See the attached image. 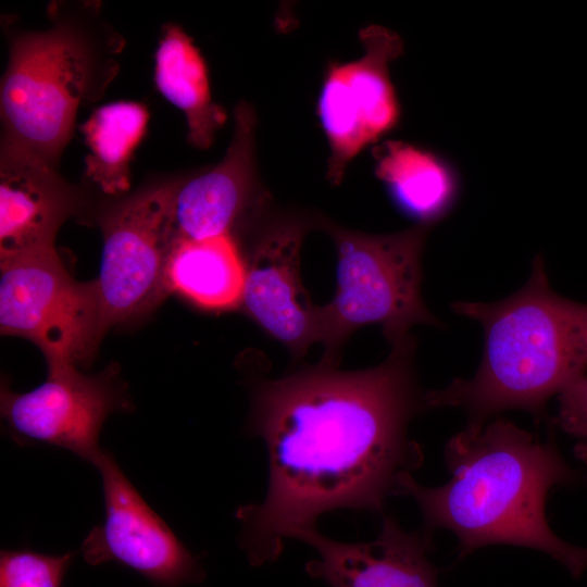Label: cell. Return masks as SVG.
<instances>
[{
	"mask_svg": "<svg viewBox=\"0 0 587 587\" xmlns=\"http://www.w3.org/2000/svg\"><path fill=\"white\" fill-rule=\"evenodd\" d=\"M76 204L53 167L1 155L0 262L55 248V235Z\"/></svg>",
	"mask_w": 587,
	"mask_h": 587,
	"instance_id": "cell-14",
	"label": "cell"
},
{
	"mask_svg": "<svg viewBox=\"0 0 587 587\" xmlns=\"http://www.w3.org/2000/svg\"><path fill=\"white\" fill-rule=\"evenodd\" d=\"M305 228L297 222L271 227L247 264L241 307L272 338L300 359L322 339L320 307L303 288L300 251Z\"/></svg>",
	"mask_w": 587,
	"mask_h": 587,
	"instance_id": "cell-11",
	"label": "cell"
},
{
	"mask_svg": "<svg viewBox=\"0 0 587 587\" xmlns=\"http://www.w3.org/2000/svg\"><path fill=\"white\" fill-rule=\"evenodd\" d=\"M375 172L407 215L428 226L447 215L459 195L451 164L409 142L388 140L374 149Z\"/></svg>",
	"mask_w": 587,
	"mask_h": 587,
	"instance_id": "cell-15",
	"label": "cell"
},
{
	"mask_svg": "<svg viewBox=\"0 0 587 587\" xmlns=\"http://www.w3.org/2000/svg\"><path fill=\"white\" fill-rule=\"evenodd\" d=\"M176 189L174 184L147 189L102 220L96 282L107 330L146 314L170 294L167 264L179 238L174 224Z\"/></svg>",
	"mask_w": 587,
	"mask_h": 587,
	"instance_id": "cell-7",
	"label": "cell"
},
{
	"mask_svg": "<svg viewBox=\"0 0 587 587\" xmlns=\"http://www.w3.org/2000/svg\"><path fill=\"white\" fill-rule=\"evenodd\" d=\"M130 404L116 372L87 375L76 365L48 369L47 379L17 394L1 386L5 430L18 445L43 444L93 463L103 450L99 436L105 419Z\"/></svg>",
	"mask_w": 587,
	"mask_h": 587,
	"instance_id": "cell-8",
	"label": "cell"
},
{
	"mask_svg": "<svg viewBox=\"0 0 587 587\" xmlns=\"http://www.w3.org/2000/svg\"><path fill=\"white\" fill-rule=\"evenodd\" d=\"M92 464L101 475L105 513L83 540L85 561L117 562L160 587L202 582L205 573L198 558L148 505L113 454L103 449Z\"/></svg>",
	"mask_w": 587,
	"mask_h": 587,
	"instance_id": "cell-10",
	"label": "cell"
},
{
	"mask_svg": "<svg viewBox=\"0 0 587 587\" xmlns=\"http://www.w3.org/2000/svg\"><path fill=\"white\" fill-rule=\"evenodd\" d=\"M223 159L212 168L177 185L174 224L179 238L200 240L229 234L248 205L255 185L253 109L240 102Z\"/></svg>",
	"mask_w": 587,
	"mask_h": 587,
	"instance_id": "cell-13",
	"label": "cell"
},
{
	"mask_svg": "<svg viewBox=\"0 0 587 587\" xmlns=\"http://www.w3.org/2000/svg\"><path fill=\"white\" fill-rule=\"evenodd\" d=\"M97 68L88 38L68 23L16 37L1 82V155L54 168L80 102L102 90Z\"/></svg>",
	"mask_w": 587,
	"mask_h": 587,
	"instance_id": "cell-4",
	"label": "cell"
},
{
	"mask_svg": "<svg viewBox=\"0 0 587 587\" xmlns=\"http://www.w3.org/2000/svg\"><path fill=\"white\" fill-rule=\"evenodd\" d=\"M451 308L483 326V358L470 379L425 392L424 408H462L466 427L476 429L511 409L550 422L549 399L587 371V303L554 292L537 255L528 280L505 299L457 301Z\"/></svg>",
	"mask_w": 587,
	"mask_h": 587,
	"instance_id": "cell-3",
	"label": "cell"
},
{
	"mask_svg": "<svg viewBox=\"0 0 587 587\" xmlns=\"http://www.w3.org/2000/svg\"><path fill=\"white\" fill-rule=\"evenodd\" d=\"M149 113L141 103L118 101L95 110L80 126L89 153L85 176L109 195L130 186L129 163L145 136Z\"/></svg>",
	"mask_w": 587,
	"mask_h": 587,
	"instance_id": "cell-18",
	"label": "cell"
},
{
	"mask_svg": "<svg viewBox=\"0 0 587 587\" xmlns=\"http://www.w3.org/2000/svg\"><path fill=\"white\" fill-rule=\"evenodd\" d=\"M154 80L159 91L185 113L189 142L200 149L209 148L227 116L212 100L201 53L177 25L163 27L155 53Z\"/></svg>",
	"mask_w": 587,
	"mask_h": 587,
	"instance_id": "cell-17",
	"label": "cell"
},
{
	"mask_svg": "<svg viewBox=\"0 0 587 587\" xmlns=\"http://www.w3.org/2000/svg\"><path fill=\"white\" fill-rule=\"evenodd\" d=\"M76 552L43 554L29 549L2 550L0 587H61Z\"/></svg>",
	"mask_w": 587,
	"mask_h": 587,
	"instance_id": "cell-19",
	"label": "cell"
},
{
	"mask_svg": "<svg viewBox=\"0 0 587 587\" xmlns=\"http://www.w3.org/2000/svg\"><path fill=\"white\" fill-rule=\"evenodd\" d=\"M432 537L423 527L407 532L395 517L384 515L378 536L370 542L333 540L316 526L296 539L320 555L305 564L307 573L330 587H437L438 572L427 555Z\"/></svg>",
	"mask_w": 587,
	"mask_h": 587,
	"instance_id": "cell-12",
	"label": "cell"
},
{
	"mask_svg": "<svg viewBox=\"0 0 587 587\" xmlns=\"http://www.w3.org/2000/svg\"><path fill=\"white\" fill-rule=\"evenodd\" d=\"M360 40L363 57L330 66L319 98V115L330 148L327 175L335 184L348 163L391 130L400 116L389 64L403 50L401 38L372 25L360 32Z\"/></svg>",
	"mask_w": 587,
	"mask_h": 587,
	"instance_id": "cell-9",
	"label": "cell"
},
{
	"mask_svg": "<svg viewBox=\"0 0 587 587\" xmlns=\"http://www.w3.org/2000/svg\"><path fill=\"white\" fill-rule=\"evenodd\" d=\"M337 248V290L320 307L323 361L338 364L340 349L357 329L379 324L390 345L416 324L441 326L422 298V254L428 226L383 235L322 222Z\"/></svg>",
	"mask_w": 587,
	"mask_h": 587,
	"instance_id": "cell-5",
	"label": "cell"
},
{
	"mask_svg": "<svg viewBox=\"0 0 587 587\" xmlns=\"http://www.w3.org/2000/svg\"><path fill=\"white\" fill-rule=\"evenodd\" d=\"M247 264L229 234L192 240L178 238L167 264L170 292L197 307L225 311L241 305Z\"/></svg>",
	"mask_w": 587,
	"mask_h": 587,
	"instance_id": "cell-16",
	"label": "cell"
},
{
	"mask_svg": "<svg viewBox=\"0 0 587 587\" xmlns=\"http://www.w3.org/2000/svg\"><path fill=\"white\" fill-rule=\"evenodd\" d=\"M559 408L549 424L575 440V455L587 463V374L570 383L558 395Z\"/></svg>",
	"mask_w": 587,
	"mask_h": 587,
	"instance_id": "cell-20",
	"label": "cell"
},
{
	"mask_svg": "<svg viewBox=\"0 0 587 587\" xmlns=\"http://www.w3.org/2000/svg\"><path fill=\"white\" fill-rule=\"evenodd\" d=\"M415 339L391 345L380 364L340 371L321 360L250 390L248 434L262 439L268 466L260 503L239 505L240 548L251 565L274 562L284 540L316 526L328 512H382L402 495L401 478L421 467L422 447L409 438L424 409L415 378Z\"/></svg>",
	"mask_w": 587,
	"mask_h": 587,
	"instance_id": "cell-1",
	"label": "cell"
},
{
	"mask_svg": "<svg viewBox=\"0 0 587 587\" xmlns=\"http://www.w3.org/2000/svg\"><path fill=\"white\" fill-rule=\"evenodd\" d=\"M549 425L546 441L503 419L478 429L465 427L445 447L452 474L447 484L428 488L412 474L404 475L402 495L416 501L423 528L452 532L459 539V558L489 545L521 546L551 555L579 578L587 567V548L557 536L545 505L551 488L582 485L587 474L564 460Z\"/></svg>",
	"mask_w": 587,
	"mask_h": 587,
	"instance_id": "cell-2",
	"label": "cell"
},
{
	"mask_svg": "<svg viewBox=\"0 0 587 587\" xmlns=\"http://www.w3.org/2000/svg\"><path fill=\"white\" fill-rule=\"evenodd\" d=\"M0 329L34 342L47 367L91 361L108 332L96 279L76 280L55 248L0 262Z\"/></svg>",
	"mask_w": 587,
	"mask_h": 587,
	"instance_id": "cell-6",
	"label": "cell"
}]
</instances>
